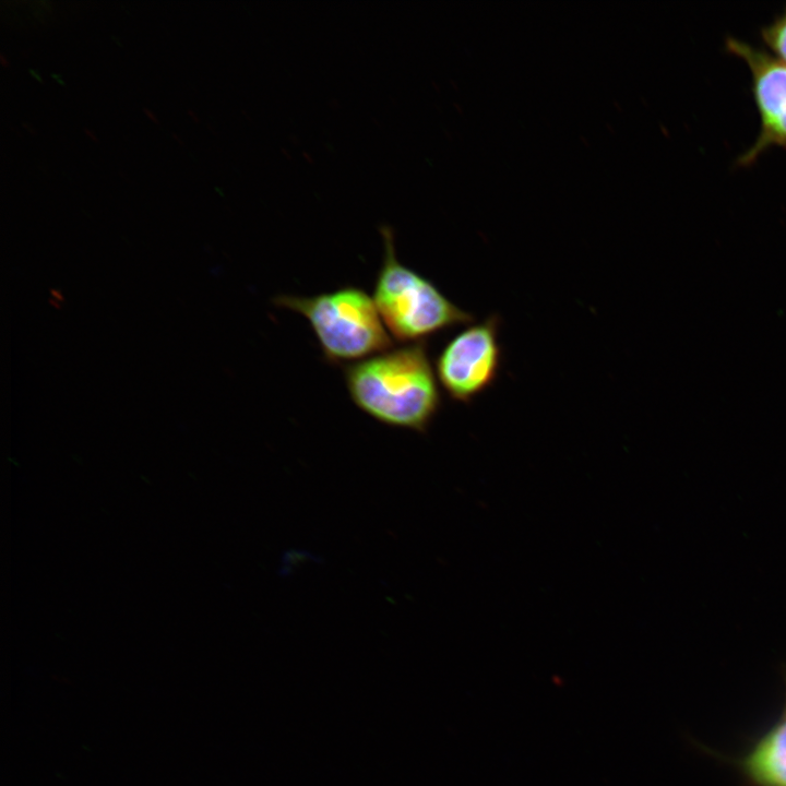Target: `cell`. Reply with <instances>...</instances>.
Returning a JSON list of instances; mask_svg holds the SVG:
<instances>
[{
    "instance_id": "2",
    "label": "cell",
    "mask_w": 786,
    "mask_h": 786,
    "mask_svg": "<svg viewBox=\"0 0 786 786\" xmlns=\"http://www.w3.org/2000/svg\"><path fill=\"white\" fill-rule=\"evenodd\" d=\"M384 254L373 301L386 330L398 342H425L443 330L468 324L475 317L445 297L428 278L401 263L391 227L381 226Z\"/></svg>"
},
{
    "instance_id": "7",
    "label": "cell",
    "mask_w": 786,
    "mask_h": 786,
    "mask_svg": "<svg viewBox=\"0 0 786 786\" xmlns=\"http://www.w3.org/2000/svg\"><path fill=\"white\" fill-rule=\"evenodd\" d=\"M761 38L765 46L786 63V8L769 25L761 28Z\"/></svg>"
},
{
    "instance_id": "6",
    "label": "cell",
    "mask_w": 786,
    "mask_h": 786,
    "mask_svg": "<svg viewBox=\"0 0 786 786\" xmlns=\"http://www.w3.org/2000/svg\"><path fill=\"white\" fill-rule=\"evenodd\" d=\"M735 763L747 786H786V696L777 719Z\"/></svg>"
},
{
    "instance_id": "3",
    "label": "cell",
    "mask_w": 786,
    "mask_h": 786,
    "mask_svg": "<svg viewBox=\"0 0 786 786\" xmlns=\"http://www.w3.org/2000/svg\"><path fill=\"white\" fill-rule=\"evenodd\" d=\"M273 303L308 320L330 364L356 362L392 347L373 298L359 287L310 297L279 295Z\"/></svg>"
},
{
    "instance_id": "11",
    "label": "cell",
    "mask_w": 786,
    "mask_h": 786,
    "mask_svg": "<svg viewBox=\"0 0 786 786\" xmlns=\"http://www.w3.org/2000/svg\"><path fill=\"white\" fill-rule=\"evenodd\" d=\"M172 136L176 139V141H177L180 145H183V142L180 141V139L177 136V134L172 133Z\"/></svg>"
},
{
    "instance_id": "13",
    "label": "cell",
    "mask_w": 786,
    "mask_h": 786,
    "mask_svg": "<svg viewBox=\"0 0 786 786\" xmlns=\"http://www.w3.org/2000/svg\"><path fill=\"white\" fill-rule=\"evenodd\" d=\"M23 126H24L25 128H27V129L29 130V132H31V133H35V132H34V130H33V129H32V128H31V127H29V126H28L27 123H26V124H25V123H23Z\"/></svg>"
},
{
    "instance_id": "5",
    "label": "cell",
    "mask_w": 786,
    "mask_h": 786,
    "mask_svg": "<svg viewBox=\"0 0 786 786\" xmlns=\"http://www.w3.org/2000/svg\"><path fill=\"white\" fill-rule=\"evenodd\" d=\"M725 46L750 70L752 96L760 117L759 135L736 163L747 167L770 147L786 150V63L734 37H728Z\"/></svg>"
},
{
    "instance_id": "4",
    "label": "cell",
    "mask_w": 786,
    "mask_h": 786,
    "mask_svg": "<svg viewBox=\"0 0 786 786\" xmlns=\"http://www.w3.org/2000/svg\"><path fill=\"white\" fill-rule=\"evenodd\" d=\"M500 324V317L491 314L454 335L439 353L437 378L451 400L468 404L496 382L502 362Z\"/></svg>"
},
{
    "instance_id": "10",
    "label": "cell",
    "mask_w": 786,
    "mask_h": 786,
    "mask_svg": "<svg viewBox=\"0 0 786 786\" xmlns=\"http://www.w3.org/2000/svg\"><path fill=\"white\" fill-rule=\"evenodd\" d=\"M84 131H85V133H86L93 141H97V138H95V135H93V133L91 132V130L84 129Z\"/></svg>"
},
{
    "instance_id": "9",
    "label": "cell",
    "mask_w": 786,
    "mask_h": 786,
    "mask_svg": "<svg viewBox=\"0 0 786 786\" xmlns=\"http://www.w3.org/2000/svg\"><path fill=\"white\" fill-rule=\"evenodd\" d=\"M0 59H1V64H2L4 68L9 67V62H8V60L4 58L3 55L0 56Z\"/></svg>"
},
{
    "instance_id": "1",
    "label": "cell",
    "mask_w": 786,
    "mask_h": 786,
    "mask_svg": "<svg viewBox=\"0 0 786 786\" xmlns=\"http://www.w3.org/2000/svg\"><path fill=\"white\" fill-rule=\"evenodd\" d=\"M353 403L384 425L425 432L441 406L426 342L390 348L344 370Z\"/></svg>"
},
{
    "instance_id": "8",
    "label": "cell",
    "mask_w": 786,
    "mask_h": 786,
    "mask_svg": "<svg viewBox=\"0 0 786 786\" xmlns=\"http://www.w3.org/2000/svg\"><path fill=\"white\" fill-rule=\"evenodd\" d=\"M143 111L152 121H154L155 123H158L157 118L153 115V112L150 109L143 108Z\"/></svg>"
},
{
    "instance_id": "12",
    "label": "cell",
    "mask_w": 786,
    "mask_h": 786,
    "mask_svg": "<svg viewBox=\"0 0 786 786\" xmlns=\"http://www.w3.org/2000/svg\"><path fill=\"white\" fill-rule=\"evenodd\" d=\"M188 112H189L190 117L194 119L195 122L199 121V120L194 117V115H193L194 112H193V111L189 110Z\"/></svg>"
}]
</instances>
